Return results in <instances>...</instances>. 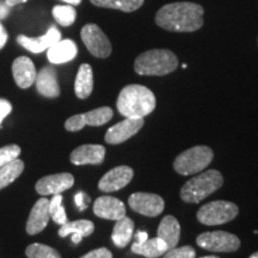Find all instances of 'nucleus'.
I'll return each mask as SVG.
<instances>
[{
  "instance_id": "1",
  "label": "nucleus",
  "mask_w": 258,
  "mask_h": 258,
  "mask_svg": "<svg viewBox=\"0 0 258 258\" xmlns=\"http://www.w3.org/2000/svg\"><path fill=\"white\" fill-rule=\"evenodd\" d=\"M156 23L169 31H196L203 25V8L190 2L167 4L157 12Z\"/></svg>"
},
{
  "instance_id": "2",
  "label": "nucleus",
  "mask_w": 258,
  "mask_h": 258,
  "mask_svg": "<svg viewBox=\"0 0 258 258\" xmlns=\"http://www.w3.org/2000/svg\"><path fill=\"white\" fill-rule=\"evenodd\" d=\"M154 93L143 85H128L122 89L117 98V110L124 117H145L156 109Z\"/></svg>"
},
{
  "instance_id": "3",
  "label": "nucleus",
  "mask_w": 258,
  "mask_h": 258,
  "mask_svg": "<svg viewBox=\"0 0 258 258\" xmlns=\"http://www.w3.org/2000/svg\"><path fill=\"white\" fill-rule=\"evenodd\" d=\"M178 67L177 56L167 49H152L140 54L134 63L135 72L140 76H165Z\"/></svg>"
},
{
  "instance_id": "4",
  "label": "nucleus",
  "mask_w": 258,
  "mask_h": 258,
  "mask_svg": "<svg viewBox=\"0 0 258 258\" xmlns=\"http://www.w3.org/2000/svg\"><path fill=\"white\" fill-rule=\"evenodd\" d=\"M224 183L222 175L217 170H208L192 177L183 185L180 199L186 203H199L220 189Z\"/></svg>"
},
{
  "instance_id": "5",
  "label": "nucleus",
  "mask_w": 258,
  "mask_h": 258,
  "mask_svg": "<svg viewBox=\"0 0 258 258\" xmlns=\"http://www.w3.org/2000/svg\"><path fill=\"white\" fill-rule=\"evenodd\" d=\"M213 160V151L207 146H195L180 153L173 161V169L182 176L201 172Z\"/></svg>"
},
{
  "instance_id": "6",
  "label": "nucleus",
  "mask_w": 258,
  "mask_h": 258,
  "mask_svg": "<svg viewBox=\"0 0 258 258\" xmlns=\"http://www.w3.org/2000/svg\"><path fill=\"white\" fill-rule=\"evenodd\" d=\"M239 209L228 201H213L202 206L198 212V220L203 225L215 226L230 222L237 217Z\"/></svg>"
},
{
  "instance_id": "7",
  "label": "nucleus",
  "mask_w": 258,
  "mask_h": 258,
  "mask_svg": "<svg viewBox=\"0 0 258 258\" xmlns=\"http://www.w3.org/2000/svg\"><path fill=\"white\" fill-rule=\"evenodd\" d=\"M200 247L214 252H233L240 246V239L237 235L225 231L206 232L196 239Z\"/></svg>"
},
{
  "instance_id": "8",
  "label": "nucleus",
  "mask_w": 258,
  "mask_h": 258,
  "mask_svg": "<svg viewBox=\"0 0 258 258\" xmlns=\"http://www.w3.org/2000/svg\"><path fill=\"white\" fill-rule=\"evenodd\" d=\"M82 40L93 56L105 59L111 54V43L96 24H86L80 32Z\"/></svg>"
},
{
  "instance_id": "9",
  "label": "nucleus",
  "mask_w": 258,
  "mask_h": 258,
  "mask_svg": "<svg viewBox=\"0 0 258 258\" xmlns=\"http://www.w3.org/2000/svg\"><path fill=\"white\" fill-rule=\"evenodd\" d=\"M114 116V111L109 106H102V108L95 109L85 114L74 115L70 117L69 120L64 122V128L69 132H78L83 129L86 124L93 125V127H98L108 123Z\"/></svg>"
},
{
  "instance_id": "10",
  "label": "nucleus",
  "mask_w": 258,
  "mask_h": 258,
  "mask_svg": "<svg viewBox=\"0 0 258 258\" xmlns=\"http://www.w3.org/2000/svg\"><path fill=\"white\" fill-rule=\"evenodd\" d=\"M129 207L146 217H158L163 213L165 202L161 196L151 192H134L128 200Z\"/></svg>"
},
{
  "instance_id": "11",
  "label": "nucleus",
  "mask_w": 258,
  "mask_h": 258,
  "mask_svg": "<svg viewBox=\"0 0 258 258\" xmlns=\"http://www.w3.org/2000/svg\"><path fill=\"white\" fill-rule=\"evenodd\" d=\"M144 127L143 117H125L120 123L112 125L105 134V143L109 145H118L127 141Z\"/></svg>"
},
{
  "instance_id": "12",
  "label": "nucleus",
  "mask_w": 258,
  "mask_h": 258,
  "mask_svg": "<svg viewBox=\"0 0 258 258\" xmlns=\"http://www.w3.org/2000/svg\"><path fill=\"white\" fill-rule=\"evenodd\" d=\"M74 184V177L69 172L56 173V175L46 176L41 178L35 185L36 191L42 196L56 195L72 188Z\"/></svg>"
},
{
  "instance_id": "13",
  "label": "nucleus",
  "mask_w": 258,
  "mask_h": 258,
  "mask_svg": "<svg viewBox=\"0 0 258 258\" xmlns=\"http://www.w3.org/2000/svg\"><path fill=\"white\" fill-rule=\"evenodd\" d=\"M134 171L129 166H117L106 172L98 183V188L104 192L117 191L127 186L133 179Z\"/></svg>"
},
{
  "instance_id": "14",
  "label": "nucleus",
  "mask_w": 258,
  "mask_h": 258,
  "mask_svg": "<svg viewBox=\"0 0 258 258\" xmlns=\"http://www.w3.org/2000/svg\"><path fill=\"white\" fill-rule=\"evenodd\" d=\"M93 213L98 218L116 221L125 217V206L112 196H101L93 203Z\"/></svg>"
},
{
  "instance_id": "15",
  "label": "nucleus",
  "mask_w": 258,
  "mask_h": 258,
  "mask_svg": "<svg viewBox=\"0 0 258 258\" xmlns=\"http://www.w3.org/2000/svg\"><path fill=\"white\" fill-rule=\"evenodd\" d=\"M61 40V32L57 30L56 27H50L43 36L40 37H28L24 35H19L17 37V42L25 49L31 53L38 54L42 51L48 50L51 46Z\"/></svg>"
},
{
  "instance_id": "16",
  "label": "nucleus",
  "mask_w": 258,
  "mask_h": 258,
  "mask_svg": "<svg viewBox=\"0 0 258 258\" xmlns=\"http://www.w3.org/2000/svg\"><path fill=\"white\" fill-rule=\"evenodd\" d=\"M49 200L42 198L35 203L27 222L28 234L35 235L46 228L49 222Z\"/></svg>"
},
{
  "instance_id": "17",
  "label": "nucleus",
  "mask_w": 258,
  "mask_h": 258,
  "mask_svg": "<svg viewBox=\"0 0 258 258\" xmlns=\"http://www.w3.org/2000/svg\"><path fill=\"white\" fill-rule=\"evenodd\" d=\"M105 147L102 145H83L71 153L70 160L74 165L93 164L98 165L104 161Z\"/></svg>"
},
{
  "instance_id": "18",
  "label": "nucleus",
  "mask_w": 258,
  "mask_h": 258,
  "mask_svg": "<svg viewBox=\"0 0 258 258\" xmlns=\"http://www.w3.org/2000/svg\"><path fill=\"white\" fill-rule=\"evenodd\" d=\"M12 74L19 88L28 89L35 83L37 72L34 62L29 57L19 56L12 63Z\"/></svg>"
},
{
  "instance_id": "19",
  "label": "nucleus",
  "mask_w": 258,
  "mask_h": 258,
  "mask_svg": "<svg viewBox=\"0 0 258 258\" xmlns=\"http://www.w3.org/2000/svg\"><path fill=\"white\" fill-rule=\"evenodd\" d=\"M35 84H36L38 93H41L42 96L48 97V98H56L60 95L56 72L53 67H43L37 73Z\"/></svg>"
},
{
  "instance_id": "20",
  "label": "nucleus",
  "mask_w": 258,
  "mask_h": 258,
  "mask_svg": "<svg viewBox=\"0 0 258 258\" xmlns=\"http://www.w3.org/2000/svg\"><path fill=\"white\" fill-rule=\"evenodd\" d=\"M78 54V47L72 40H60L47 50V57L51 63L60 64L73 60Z\"/></svg>"
},
{
  "instance_id": "21",
  "label": "nucleus",
  "mask_w": 258,
  "mask_h": 258,
  "mask_svg": "<svg viewBox=\"0 0 258 258\" xmlns=\"http://www.w3.org/2000/svg\"><path fill=\"white\" fill-rule=\"evenodd\" d=\"M95 231V225L90 220H76L67 221L61 225L59 235L61 238L71 235L74 244H79L84 237H89Z\"/></svg>"
},
{
  "instance_id": "22",
  "label": "nucleus",
  "mask_w": 258,
  "mask_h": 258,
  "mask_svg": "<svg viewBox=\"0 0 258 258\" xmlns=\"http://www.w3.org/2000/svg\"><path fill=\"white\" fill-rule=\"evenodd\" d=\"M157 237H159L166 244L169 250L176 247L180 238V226L178 220L172 215H167L164 218L158 227Z\"/></svg>"
},
{
  "instance_id": "23",
  "label": "nucleus",
  "mask_w": 258,
  "mask_h": 258,
  "mask_svg": "<svg viewBox=\"0 0 258 258\" xmlns=\"http://www.w3.org/2000/svg\"><path fill=\"white\" fill-rule=\"evenodd\" d=\"M93 90V72L89 63H83L79 67L74 83V91L80 99H85L91 95Z\"/></svg>"
},
{
  "instance_id": "24",
  "label": "nucleus",
  "mask_w": 258,
  "mask_h": 258,
  "mask_svg": "<svg viewBox=\"0 0 258 258\" xmlns=\"http://www.w3.org/2000/svg\"><path fill=\"white\" fill-rule=\"evenodd\" d=\"M167 249L166 244L160 239L159 237L153 238V239H147L144 243H135L132 245V252L140 254L146 258H158L163 256Z\"/></svg>"
},
{
  "instance_id": "25",
  "label": "nucleus",
  "mask_w": 258,
  "mask_h": 258,
  "mask_svg": "<svg viewBox=\"0 0 258 258\" xmlns=\"http://www.w3.org/2000/svg\"><path fill=\"white\" fill-rule=\"evenodd\" d=\"M134 222L131 218L123 217L120 220H116L112 230L111 239L117 247H125L133 237Z\"/></svg>"
},
{
  "instance_id": "26",
  "label": "nucleus",
  "mask_w": 258,
  "mask_h": 258,
  "mask_svg": "<svg viewBox=\"0 0 258 258\" xmlns=\"http://www.w3.org/2000/svg\"><path fill=\"white\" fill-rule=\"evenodd\" d=\"M23 170L24 163L23 160H21L19 158L0 167V190L6 188V186L11 184L14 180L17 179L18 177L22 175Z\"/></svg>"
},
{
  "instance_id": "27",
  "label": "nucleus",
  "mask_w": 258,
  "mask_h": 258,
  "mask_svg": "<svg viewBox=\"0 0 258 258\" xmlns=\"http://www.w3.org/2000/svg\"><path fill=\"white\" fill-rule=\"evenodd\" d=\"M99 8L120 10L123 12H133L143 6L145 0H90Z\"/></svg>"
},
{
  "instance_id": "28",
  "label": "nucleus",
  "mask_w": 258,
  "mask_h": 258,
  "mask_svg": "<svg viewBox=\"0 0 258 258\" xmlns=\"http://www.w3.org/2000/svg\"><path fill=\"white\" fill-rule=\"evenodd\" d=\"M53 17L61 27H70L76 22L77 11L72 5H56L53 8Z\"/></svg>"
},
{
  "instance_id": "29",
  "label": "nucleus",
  "mask_w": 258,
  "mask_h": 258,
  "mask_svg": "<svg viewBox=\"0 0 258 258\" xmlns=\"http://www.w3.org/2000/svg\"><path fill=\"white\" fill-rule=\"evenodd\" d=\"M28 258H61L60 253L55 249L44 244H31L25 250Z\"/></svg>"
},
{
  "instance_id": "30",
  "label": "nucleus",
  "mask_w": 258,
  "mask_h": 258,
  "mask_svg": "<svg viewBox=\"0 0 258 258\" xmlns=\"http://www.w3.org/2000/svg\"><path fill=\"white\" fill-rule=\"evenodd\" d=\"M49 215L55 224L63 225L67 222V215L62 206V196L60 194L53 195L49 201Z\"/></svg>"
},
{
  "instance_id": "31",
  "label": "nucleus",
  "mask_w": 258,
  "mask_h": 258,
  "mask_svg": "<svg viewBox=\"0 0 258 258\" xmlns=\"http://www.w3.org/2000/svg\"><path fill=\"white\" fill-rule=\"evenodd\" d=\"M21 154V147L18 145H8L0 148V167L18 159Z\"/></svg>"
},
{
  "instance_id": "32",
  "label": "nucleus",
  "mask_w": 258,
  "mask_h": 258,
  "mask_svg": "<svg viewBox=\"0 0 258 258\" xmlns=\"http://www.w3.org/2000/svg\"><path fill=\"white\" fill-rule=\"evenodd\" d=\"M163 258H195L196 252L191 246H182V247H173V249L167 250L163 254Z\"/></svg>"
},
{
  "instance_id": "33",
  "label": "nucleus",
  "mask_w": 258,
  "mask_h": 258,
  "mask_svg": "<svg viewBox=\"0 0 258 258\" xmlns=\"http://www.w3.org/2000/svg\"><path fill=\"white\" fill-rule=\"evenodd\" d=\"M80 258H112V253L105 247H101V249L90 251L89 253L84 254Z\"/></svg>"
},
{
  "instance_id": "34",
  "label": "nucleus",
  "mask_w": 258,
  "mask_h": 258,
  "mask_svg": "<svg viewBox=\"0 0 258 258\" xmlns=\"http://www.w3.org/2000/svg\"><path fill=\"white\" fill-rule=\"evenodd\" d=\"M74 201H76V205H77V207H78L79 211L83 212V211H85L86 208H88V206L90 203V198L88 195H86L85 192L79 191V192L76 194Z\"/></svg>"
},
{
  "instance_id": "35",
  "label": "nucleus",
  "mask_w": 258,
  "mask_h": 258,
  "mask_svg": "<svg viewBox=\"0 0 258 258\" xmlns=\"http://www.w3.org/2000/svg\"><path fill=\"white\" fill-rule=\"evenodd\" d=\"M11 111H12L11 103L6 101V99L0 98V125H2L3 121L5 120L6 116H8Z\"/></svg>"
},
{
  "instance_id": "36",
  "label": "nucleus",
  "mask_w": 258,
  "mask_h": 258,
  "mask_svg": "<svg viewBox=\"0 0 258 258\" xmlns=\"http://www.w3.org/2000/svg\"><path fill=\"white\" fill-rule=\"evenodd\" d=\"M11 6L6 4L5 0H0V19H4L9 16Z\"/></svg>"
},
{
  "instance_id": "37",
  "label": "nucleus",
  "mask_w": 258,
  "mask_h": 258,
  "mask_svg": "<svg viewBox=\"0 0 258 258\" xmlns=\"http://www.w3.org/2000/svg\"><path fill=\"white\" fill-rule=\"evenodd\" d=\"M8 38H9V35H8V31H6V29L4 28V25L0 23V50L4 48V46L6 44V42H8Z\"/></svg>"
},
{
  "instance_id": "38",
  "label": "nucleus",
  "mask_w": 258,
  "mask_h": 258,
  "mask_svg": "<svg viewBox=\"0 0 258 258\" xmlns=\"http://www.w3.org/2000/svg\"><path fill=\"white\" fill-rule=\"evenodd\" d=\"M148 239V234L147 232L145 231H140L137 233V243H144Z\"/></svg>"
},
{
  "instance_id": "39",
  "label": "nucleus",
  "mask_w": 258,
  "mask_h": 258,
  "mask_svg": "<svg viewBox=\"0 0 258 258\" xmlns=\"http://www.w3.org/2000/svg\"><path fill=\"white\" fill-rule=\"evenodd\" d=\"M5 2H6V4L12 8V6H16L18 4H23V3L28 2V0H5Z\"/></svg>"
},
{
  "instance_id": "40",
  "label": "nucleus",
  "mask_w": 258,
  "mask_h": 258,
  "mask_svg": "<svg viewBox=\"0 0 258 258\" xmlns=\"http://www.w3.org/2000/svg\"><path fill=\"white\" fill-rule=\"evenodd\" d=\"M62 2L67 3V4H69V5L76 6V5H79L80 3H82V0H62Z\"/></svg>"
},
{
  "instance_id": "41",
  "label": "nucleus",
  "mask_w": 258,
  "mask_h": 258,
  "mask_svg": "<svg viewBox=\"0 0 258 258\" xmlns=\"http://www.w3.org/2000/svg\"><path fill=\"white\" fill-rule=\"evenodd\" d=\"M249 258H258V252H254V253H252Z\"/></svg>"
},
{
  "instance_id": "42",
  "label": "nucleus",
  "mask_w": 258,
  "mask_h": 258,
  "mask_svg": "<svg viewBox=\"0 0 258 258\" xmlns=\"http://www.w3.org/2000/svg\"><path fill=\"white\" fill-rule=\"evenodd\" d=\"M201 258H220L218 256H206V257H201Z\"/></svg>"
}]
</instances>
